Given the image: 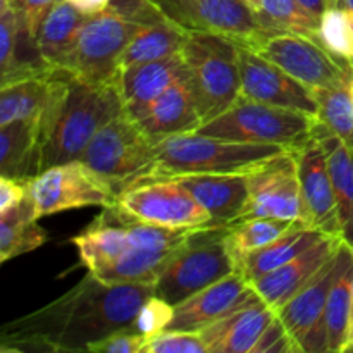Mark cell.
<instances>
[{
    "instance_id": "obj_1",
    "label": "cell",
    "mask_w": 353,
    "mask_h": 353,
    "mask_svg": "<svg viewBox=\"0 0 353 353\" xmlns=\"http://www.w3.org/2000/svg\"><path fill=\"white\" fill-rule=\"evenodd\" d=\"M154 285H107L88 272L64 295L6 324L2 352H86L90 345L133 330Z\"/></svg>"
},
{
    "instance_id": "obj_2",
    "label": "cell",
    "mask_w": 353,
    "mask_h": 353,
    "mask_svg": "<svg viewBox=\"0 0 353 353\" xmlns=\"http://www.w3.org/2000/svg\"><path fill=\"white\" fill-rule=\"evenodd\" d=\"M121 112L117 81L90 83L57 71L54 99L41 119V171L81 159L93 137Z\"/></svg>"
},
{
    "instance_id": "obj_3",
    "label": "cell",
    "mask_w": 353,
    "mask_h": 353,
    "mask_svg": "<svg viewBox=\"0 0 353 353\" xmlns=\"http://www.w3.org/2000/svg\"><path fill=\"white\" fill-rule=\"evenodd\" d=\"M285 152L290 150L278 145L231 141L186 131L155 143V161L140 181L186 174H250Z\"/></svg>"
},
{
    "instance_id": "obj_4",
    "label": "cell",
    "mask_w": 353,
    "mask_h": 353,
    "mask_svg": "<svg viewBox=\"0 0 353 353\" xmlns=\"http://www.w3.org/2000/svg\"><path fill=\"white\" fill-rule=\"evenodd\" d=\"M317 117L238 97L226 110L196 128V133L245 143L278 145L299 150L314 138Z\"/></svg>"
},
{
    "instance_id": "obj_5",
    "label": "cell",
    "mask_w": 353,
    "mask_h": 353,
    "mask_svg": "<svg viewBox=\"0 0 353 353\" xmlns=\"http://www.w3.org/2000/svg\"><path fill=\"white\" fill-rule=\"evenodd\" d=\"M181 57L202 123L240 97V43L219 34L188 31Z\"/></svg>"
},
{
    "instance_id": "obj_6",
    "label": "cell",
    "mask_w": 353,
    "mask_h": 353,
    "mask_svg": "<svg viewBox=\"0 0 353 353\" xmlns=\"http://www.w3.org/2000/svg\"><path fill=\"white\" fill-rule=\"evenodd\" d=\"M228 228H199L185 245L169 259L155 281L159 299L172 307L200 290L238 271V264L226 243Z\"/></svg>"
},
{
    "instance_id": "obj_7",
    "label": "cell",
    "mask_w": 353,
    "mask_h": 353,
    "mask_svg": "<svg viewBox=\"0 0 353 353\" xmlns=\"http://www.w3.org/2000/svg\"><path fill=\"white\" fill-rule=\"evenodd\" d=\"M143 23L109 6L86 17L74 48L61 71L90 83H112L119 74L124 48Z\"/></svg>"
},
{
    "instance_id": "obj_8",
    "label": "cell",
    "mask_w": 353,
    "mask_h": 353,
    "mask_svg": "<svg viewBox=\"0 0 353 353\" xmlns=\"http://www.w3.org/2000/svg\"><path fill=\"white\" fill-rule=\"evenodd\" d=\"M81 161L119 193L150 171L155 143L130 114L121 112L93 137Z\"/></svg>"
},
{
    "instance_id": "obj_9",
    "label": "cell",
    "mask_w": 353,
    "mask_h": 353,
    "mask_svg": "<svg viewBox=\"0 0 353 353\" xmlns=\"http://www.w3.org/2000/svg\"><path fill=\"white\" fill-rule=\"evenodd\" d=\"M121 216L171 230L210 228V216L176 179H148L119 192L110 203Z\"/></svg>"
},
{
    "instance_id": "obj_10",
    "label": "cell",
    "mask_w": 353,
    "mask_h": 353,
    "mask_svg": "<svg viewBox=\"0 0 353 353\" xmlns=\"http://www.w3.org/2000/svg\"><path fill=\"white\" fill-rule=\"evenodd\" d=\"M248 48L274 62L312 92L333 88L352 78L353 62L338 57L317 38L269 31Z\"/></svg>"
},
{
    "instance_id": "obj_11",
    "label": "cell",
    "mask_w": 353,
    "mask_h": 353,
    "mask_svg": "<svg viewBox=\"0 0 353 353\" xmlns=\"http://www.w3.org/2000/svg\"><path fill=\"white\" fill-rule=\"evenodd\" d=\"M26 188L38 219L64 210L109 207L117 195L114 186L81 159L43 169Z\"/></svg>"
},
{
    "instance_id": "obj_12",
    "label": "cell",
    "mask_w": 353,
    "mask_h": 353,
    "mask_svg": "<svg viewBox=\"0 0 353 353\" xmlns=\"http://www.w3.org/2000/svg\"><path fill=\"white\" fill-rule=\"evenodd\" d=\"M164 16L186 31L212 33L252 47L269 33L241 0H152Z\"/></svg>"
},
{
    "instance_id": "obj_13",
    "label": "cell",
    "mask_w": 353,
    "mask_h": 353,
    "mask_svg": "<svg viewBox=\"0 0 353 353\" xmlns=\"http://www.w3.org/2000/svg\"><path fill=\"white\" fill-rule=\"evenodd\" d=\"M302 216L299 165L293 152L278 155L248 174V202L243 219L269 217L302 223Z\"/></svg>"
},
{
    "instance_id": "obj_14",
    "label": "cell",
    "mask_w": 353,
    "mask_h": 353,
    "mask_svg": "<svg viewBox=\"0 0 353 353\" xmlns=\"http://www.w3.org/2000/svg\"><path fill=\"white\" fill-rule=\"evenodd\" d=\"M240 97L314 117L319 110L312 90L243 45H240Z\"/></svg>"
},
{
    "instance_id": "obj_15",
    "label": "cell",
    "mask_w": 353,
    "mask_h": 353,
    "mask_svg": "<svg viewBox=\"0 0 353 353\" xmlns=\"http://www.w3.org/2000/svg\"><path fill=\"white\" fill-rule=\"evenodd\" d=\"M299 165L300 195H302V223L331 236H340L336 196L327 168L326 154L317 134L303 147L293 152ZM343 240V238H341Z\"/></svg>"
},
{
    "instance_id": "obj_16",
    "label": "cell",
    "mask_w": 353,
    "mask_h": 353,
    "mask_svg": "<svg viewBox=\"0 0 353 353\" xmlns=\"http://www.w3.org/2000/svg\"><path fill=\"white\" fill-rule=\"evenodd\" d=\"M336 271V255L290 300L278 310L286 333L290 334L300 352L327 353L324 312L327 295L333 285Z\"/></svg>"
},
{
    "instance_id": "obj_17",
    "label": "cell",
    "mask_w": 353,
    "mask_h": 353,
    "mask_svg": "<svg viewBox=\"0 0 353 353\" xmlns=\"http://www.w3.org/2000/svg\"><path fill=\"white\" fill-rule=\"evenodd\" d=\"M255 295L250 283L236 271L174 305V316L168 330L202 331Z\"/></svg>"
},
{
    "instance_id": "obj_18",
    "label": "cell",
    "mask_w": 353,
    "mask_h": 353,
    "mask_svg": "<svg viewBox=\"0 0 353 353\" xmlns=\"http://www.w3.org/2000/svg\"><path fill=\"white\" fill-rule=\"evenodd\" d=\"M341 241L340 236L327 234L288 264L252 281V288L278 312L336 255Z\"/></svg>"
},
{
    "instance_id": "obj_19",
    "label": "cell",
    "mask_w": 353,
    "mask_h": 353,
    "mask_svg": "<svg viewBox=\"0 0 353 353\" xmlns=\"http://www.w3.org/2000/svg\"><path fill=\"white\" fill-rule=\"evenodd\" d=\"M276 319L278 312L255 295L200 333L209 353H254Z\"/></svg>"
},
{
    "instance_id": "obj_20",
    "label": "cell",
    "mask_w": 353,
    "mask_h": 353,
    "mask_svg": "<svg viewBox=\"0 0 353 353\" xmlns=\"http://www.w3.org/2000/svg\"><path fill=\"white\" fill-rule=\"evenodd\" d=\"M176 179L209 212L210 228H228L243 219L248 174H186Z\"/></svg>"
},
{
    "instance_id": "obj_21",
    "label": "cell",
    "mask_w": 353,
    "mask_h": 353,
    "mask_svg": "<svg viewBox=\"0 0 353 353\" xmlns=\"http://www.w3.org/2000/svg\"><path fill=\"white\" fill-rule=\"evenodd\" d=\"M134 121L154 143H159L172 134L195 131L202 124V117L196 107L188 74L181 76L178 81L164 90Z\"/></svg>"
},
{
    "instance_id": "obj_22",
    "label": "cell",
    "mask_w": 353,
    "mask_h": 353,
    "mask_svg": "<svg viewBox=\"0 0 353 353\" xmlns=\"http://www.w3.org/2000/svg\"><path fill=\"white\" fill-rule=\"evenodd\" d=\"M186 74L181 52L161 61L143 62L121 69L117 74V88L123 100L124 112L137 119L164 90Z\"/></svg>"
},
{
    "instance_id": "obj_23",
    "label": "cell",
    "mask_w": 353,
    "mask_h": 353,
    "mask_svg": "<svg viewBox=\"0 0 353 353\" xmlns=\"http://www.w3.org/2000/svg\"><path fill=\"white\" fill-rule=\"evenodd\" d=\"M41 119L0 126V176L28 183L41 172Z\"/></svg>"
},
{
    "instance_id": "obj_24",
    "label": "cell",
    "mask_w": 353,
    "mask_h": 353,
    "mask_svg": "<svg viewBox=\"0 0 353 353\" xmlns=\"http://www.w3.org/2000/svg\"><path fill=\"white\" fill-rule=\"evenodd\" d=\"M316 134L323 145L333 179L341 238L348 247L353 248V148L319 123Z\"/></svg>"
},
{
    "instance_id": "obj_25",
    "label": "cell",
    "mask_w": 353,
    "mask_h": 353,
    "mask_svg": "<svg viewBox=\"0 0 353 353\" xmlns=\"http://www.w3.org/2000/svg\"><path fill=\"white\" fill-rule=\"evenodd\" d=\"M86 17L88 14L76 9L68 0H59L52 7L37 37V48L48 68L54 71L64 68Z\"/></svg>"
},
{
    "instance_id": "obj_26",
    "label": "cell",
    "mask_w": 353,
    "mask_h": 353,
    "mask_svg": "<svg viewBox=\"0 0 353 353\" xmlns=\"http://www.w3.org/2000/svg\"><path fill=\"white\" fill-rule=\"evenodd\" d=\"M324 236H327V234L323 231L309 228L307 224L295 223L285 234L276 238L274 241L248 254L238 264V271L245 276L248 283H252L261 276L269 274L274 269L288 264L290 261L299 257L300 254H303L307 248L323 240Z\"/></svg>"
},
{
    "instance_id": "obj_27",
    "label": "cell",
    "mask_w": 353,
    "mask_h": 353,
    "mask_svg": "<svg viewBox=\"0 0 353 353\" xmlns=\"http://www.w3.org/2000/svg\"><path fill=\"white\" fill-rule=\"evenodd\" d=\"M353 288V248L341 241L336 252V271L324 312L327 353H341L347 341Z\"/></svg>"
},
{
    "instance_id": "obj_28",
    "label": "cell",
    "mask_w": 353,
    "mask_h": 353,
    "mask_svg": "<svg viewBox=\"0 0 353 353\" xmlns=\"http://www.w3.org/2000/svg\"><path fill=\"white\" fill-rule=\"evenodd\" d=\"M57 71L28 76L0 86V126L21 119L43 117L54 99Z\"/></svg>"
},
{
    "instance_id": "obj_29",
    "label": "cell",
    "mask_w": 353,
    "mask_h": 353,
    "mask_svg": "<svg viewBox=\"0 0 353 353\" xmlns=\"http://www.w3.org/2000/svg\"><path fill=\"white\" fill-rule=\"evenodd\" d=\"M186 37H188V31L169 19L168 16L161 17L154 23L143 24L131 38L128 47L124 48L119 62V71L131 68V65L161 61V59L179 54Z\"/></svg>"
},
{
    "instance_id": "obj_30",
    "label": "cell",
    "mask_w": 353,
    "mask_h": 353,
    "mask_svg": "<svg viewBox=\"0 0 353 353\" xmlns=\"http://www.w3.org/2000/svg\"><path fill=\"white\" fill-rule=\"evenodd\" d=\"M47 231L38 224L31 200L0 214V262L33 252L47 243Z\"/></svg>"
},
{
    "instance_id": "obj_31",
    "label": "cell",
    "mask_w": 353,
    "mask_h": 353,
    "mask_svg": "<svg viewBox=\"0 0 353 353\" xmlns=\"http://www.w3.org/2000/svg\"><path fill=\"white\" fill-rule=\"evenodd\" d=\"M295 223L269 217H250L238 221L226 230V243L233 254L236 264H240L248 254L265 247L276 238L285 234Z\"/></svg>"
},
{
    "instance_id": "obj_32",
    "label": "cell",
    "mask_w": 353,
    "mask_h": 353,
    "mask_svg": "<svg viewBox=\"0 0 353 353\" xmlns=\"http://www.w3.org/2000/svg\"><path fill=\"white\" fill-rule=\"evenodd\" d=\"M352 79V78H350ZM350 79L333 88L314 92L317 100V123L340 137L353 148V102Z\"/></svg>"
},
{
    "instance_id": "obj_33",
    "label": "cell",
    "mask_w": 353,
    "mask_h": 353,
    "mask_svg": "<svg viewBox=\"0 0 353 353\" xmlns=\"http://www.w3.org/2000/svg\"><path fill=\"white\" fill-rule=\"evenodd\" d=\"M257 17L269 31L296 33L319 40L321 19L303 9L299 0H262Z\"/></svg>"
},
{
    "instance_id": "obj_34",
    "label": "cell",
    "mask_w": 353,
    "mask_h": 353,
    "mask_svg": "<svg viewBox=\"0 0 353 353\" xmlns=\"http://www.w3.org/2000/svg\"><path fill=\"white\" fill-rule=\"evenodd\" d=\"M319 40L338 57L353 62V12L327 9L321 17Z\"/></svg>"
},
{
    "instance_id": "obj_35",
    "label": "cell",
    "mask_w": 353,
    "mask_h": 353,
    "mask_svg": "<svg viewBox=\"0 0 353 353\" xmlns=\"http://www.w3.org/2000/svg\"><path fill=\"white\" fill-rule=\"evenodd\" d=\"M141 353H209L200 331L164 330L145 343Z\"/></svg>"
},
{
    "instance_id": "obj_36",
    "label": "cell",
    "mask_w": 353,
    "mask_h": 353,
    "mask_svg": "<svg viewBox=\"0 0 353 353\" xmlns=\"http://www.w3.org/2000/svg\"><path fill=\"white\" fill-rule=\"evenodd\" d=\"M172 316H174V307L165 302V300L159 299L157 295H152L141 305L140 312H138L137 319L133 323V330L150 340L155 334L168 330Z\"/></svg>"
},
{
    "instance_id": "obj_37",
    "label": "cell",
    "mask_w": 353,
    "mask_h": 353,
    "mask_svg": "<svg viewBox=\"0 0 353 353\" xmlns=\"http://www.w3.org/2000/svg\"><path fill=\"white\" fill-rule=\"evenodd\" d=\"M57 2L59 0H12L9 3L16 9L24 33L37 41L41 23Z\"/></svg>"
},
{
    "instance_id": "obj_38",
    "label": "cell",
    "mask_w": 353,
    "mask_h": 353,
    "mask_svg": "<svg viewBox=\"0 0 353 353\" xmlns=\"http://www.w3.org/2000/svg\"><path fill=\"white\" fill-rule=\"evenodd\" d=\"M148 338L143 334L137 333L134 330H123L117 333L110 334V336L103 338V340L97 341V343L90 345V353H141L143 352L145 343Z\"/></svg>"
},
{
    "instance_id": "obj_39",
    "label": "cell",
    "mask_w": 353,
    "mask_h": 353,
    "mask_svg": "<svg viewBox=\"0 0 353 353\" xmlns=\"http://www.w3.org/2000/svg\"><path fill=\"white\" fill-rule=\"evenodd\" d=\"M28 196L26 183L19 179L0 176V214L19 205Z\"/></svg>"
},
{
    "instance_id": "obj_40",
    "label": "cell",
    "mask_w": 353,
    "mask_h": 353,
    "mask_svg": "<svg viewBox=\"0 0 353 353\" xmlns=\"http://www.w3.org/2000/svg\"><path fill=\"white\" fill-rule=\"evenodd\" d=\"M68 2H71L72 6H74L76 9L81 10V12L92 16V14L102 12L103 9H107L112 0H68Z\"/></svg>"
},
{
    "instance_id": "obj_41",
    "label": "cell",
    "mask_w": 353,
    "mask_h": 353,
    "mask_svg": "<svg viewBox=\"0 0 353 353\" xmlns=\"http://www.w3.org/2000/svg\"><path fill=\"white\" fill-rule=\"evenodd\" d=\"M299 3L317 19H321L327 9H331V0H299Z\"/></svg>"
},
{
    "instance_id": "obj_42",
    "label": "cell",
    "mask_w": 353,
    "mask_h": 353,
    "mask_svg": "<svg viewBox=\"0 0 353 353\" xmlns=\"http://www.w3.org/2000/svg\"><path fill=\"white\" fill-rule=\"evenodd\" d=\"M343 352H353V288H352V303H350V319H348L347 341H345Z\"/></svg>"
},
{
    "instance_id": "obj_43",
    "label": "cell",
    "mask_w": 353,
    "mask_h": 353,
    "mask_svg": "<svg viewBox=\"0 0 353 353\" xmlns=\"http://www.w3.org/2000/svg\"><path fill=\"white\" fill-rule=\"evenodd\" d=\"M345 9L353 12V0H331V9Z\"/></svg>"
},
{
    "instance_id": "obj_44",
    "label": "cell",
    "mask_w": 353,
    "mask_h": 353,
    "mask_svg": "<svg viewBox=\"0 0 353 353\" xmlns=\"http://www.w3.org/2000/svg\"><path fill=\"white\" fill-rule=\"evenodd\" d=\"M241 2H243V3H247V6L250 7V9L254 10L255 14H257V10L261 9V3H262V0H241Z\"/></svg>"
},
{
    "instance_id": "obj_45",
    "label": "cell",
    "mask_w": 353,
    "mask_h": 353,
    "mask_svg": "<svg viewBox=\"0 0 353 353\" xmlns=\"http://www.w3.org/2000/svg\"><path fill=\"white\" fill-rule=\"evenodd\" d=\"M350 93H352V102H353V72H352V79H350Z\"/></svg>"
},
{
    "instance_id": "obj_46",
    "label": "cell",
    "mask_w": 353,
    "mask_h": 353,
    "mask_svg": "<svg viewBox=\"0 0 353 353\" xmlns=\"http://www.w3.org/2000/svg\"><path fill=\"white\" fill-rule=\"evenodd\" d=\"M7 2H12V0H7Z\"/></svg>"
}]
</instances>
